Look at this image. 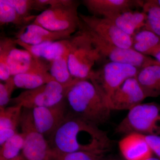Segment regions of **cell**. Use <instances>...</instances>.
Instances as JSON below:
<instances>
[{
    "label": "cell",
    "mask_w": 160,
    "mask_h": 160,
    "mask_svg": "<svg viewBox=\"0 0 160 160\" xmlns=\"http://www.w3.org/2000/svg\"><path fill=\"white\" fill-rule=\"evenodd\" d=\"M30 23L27 20L21 17L14 9L6 2V0H0V25L13 24L16 26H24Z\"/></svg>",
    "instance_id": "4316f807"
},
{
    "label": "cell",
    "mask_w": 160,
    "mask_h": 160,
    "mask_svg": "<svg viewBox=\"0 0 160 160\" xmlns=\"http://www.w3.org/2000/svg\"><path fill=\"white\" fill-rule=\"evenodd\" d=\"M151 56L160 63V46L153 52Z\"/></svg>",
    "instance_id": "1f68e13d"
},
{
    "label": "cell",
    "mask_w": 160,
    "mask_h": 160,
    "mask_svg": "<svg viewBox=\"0 0 160 160\" xmlns=\"http://www.w3.org/2000/svg\"><path fill=\"white\" fill-rule=\"evenodd\" d=\"M146 138L153 154L160 160V135H147Z\"/></svg>",
    "instance_id": "4dcf8cb0"
},
{
    "label": "cell",
    "mask_w": 160,
    "mask_h": 160,
    "mask_svg": "<svg viewBox=\"0 0 160 160\" xmlns=\"http://www.w3.org/2000/svg\"><path fill=\"white\" fill-rule=\"evenodd\" d=\"M105 153L87 151L64 153L50 148L48 152V160H101Z\"/></svg>",
    "instance_id": "d4e9b609"
},
{
    "label": "cell",
    "mask_w": 160,
    "mask_h": 160,
    "mask_svg": "<svg viewBox=\"0 0 160 160\" xmlns=\"http://www.w3.org/2000/svg\"><path fill=\"white\" fill-rule=\"evenodd\" d=\"M145 1L142 0H83L82 3L91 15L104 18L126 10L142 9Z\"/></svg>",
    "instance_id": "4fadbf2b"
},
{
    "label": "cell",
    "mask_w": 160,
    "mask_h": 160,
    "mask_svg": "<svg viewBox=\"0 0 160 160\" xmlns=\"http://www.w3.org/2000/svg\"><path fill=\"white\" fill-rule=\"evenodd\" d=\"M68 66L72 76L89 80L96 62L102 59L89 35L79 29L69 39Z\"/></svg>",
    "instance_id": "3957f363"
},
{
    "label": "cell",
    "mask_w": 160,
    "mask_h": 160,
    "mask_svg": "<svg viewBox=\"0 0 160 160\" xmlns=\"http://www.w3.org/2000/svg\"><path fill=\"white\" fill-rule=\"evenodd\" d=\"M132 49L141 54L151 56L160 46V39L153 32L144 28L132 37Z\"/></svg>",
    "instance_id": "7402d4cb"
},
{
    "label": "cell",
    "mask_w": 160,
    "mask_h": 160,
    "mask_svg": "<svg viewBox=\"0 0 160 160\" xmlns=\"http://www.w3.org/2000/svg\"><path fill=\"white\" fill-rule=\"evenodd\" d=\"M20 126L24 137L22 154L26 160H48L50 146L36 128L32 109L23 108Z\"/></svg>",
    "instance_id": "ba28073f"
},
{
    "label": "cell",
    "mask_w": 160,
    "mask_h": 160,
    "mask_svg": "<svg viewBox=\"0 0 160 160\" xmlns=\"http://www.w3.org/2000/svg\"><path fill=\"white\" fill-rule=\"evenodd\" d=\"M146 160H160L158 158H154L153 157V156L151 158H149L148 159Z\"/></svg>",
    "instance_id": "d590c367"
},
{
    "label": "cell",
    "mask_w": 160,
    "mask_h": 160,
    "mask_svg": "<svg viewBox=\"0 0 160 160\" xmlns=\"http://www.w3.org/2000/svg\"><path fill=\"white\" fill-rule=\"evenodd\" d=\"M72 35L67 32L50 31L31 23L22 27L16 39L27 45L35 46L46 42L68 39Z\"/></svg>",
    "instance_id": "2e32d148"
},
{
    "label": "cell",
    "mask_w": 160,
    "mask_h": 160,
    "mask_svg": "<svg viewBox=\"0 0 160 160\" xmlns=\"http://www.w3.org/2000/svg\"><path fill=\"white\" fill-rule=\"evenodd\" d=\"M18 45L29 51L35 57L50 62L62 55L68 49V39L48 42L31 46L16 40Z\"/></svg>",
    "instance_id": "e0dca14e"
},
{
    "label": "cell",
    "mask_w": 160,
    "mask_h": 160,
    "mask_svg": "<svg viewBox=\"0 0 160 160\" xmlns=\"http://www.w3.org/2000/svg\"><path fill=\"white\" fill-rule=\"evenodd\" d=\"M17 42L11 46L7 55V63L11 76L40 69H49L43 60L35 57L25 49L17 48Z\"/></svg>",
    "instance_id": "5bb4252c"
},
{
    "label": "cell",
    "mask_w": 160,
    "mask_h": 160,
    "mask_svg": "<svg viewBox=\"0 0 160 160\" xmlns=\"http://www.w3.org/2000/svg\"><path fill=\"white\" fill-rule=\"evenodd\" d=\"M24 145V135L22 133L14 135L1 146L0 160L10 159L19 155Z\"/></svg>",
    "instance_id": "484cf974"
},
{
    "label": "cell",
    "mask_w": 160,
    "mask_h": 160,
    "mask_svg": "<svg viewBox=\"0 0 160 160\" xmlns=\"http://www.w3.org/2000/svg\"><path fill=\"white\" fill-rule=\"evenodd\" d=\"M6 1L20 16L27 20L29 22L32 21L33 22L36 16L32 15L30 11L35 9V0H6Z\"/></svg>",
    "instance_id": "f1b7e54d"
},
{
    "label": "cell",
    "mask_w": 160,
    "mask_h": 160,
    "mask_svg": "<svg viewBox=\"0 0 160 160\" xmlns=\"http://www.w3.org/2000/svg\"><path fill=\"white\" fill-rule=\"evenodd\" d=\"M101 160H125L123 158H121L118 156H106V155L103 157L102 158Z\"/></svg>",
    "instance_id": "d6a6232c"
},
{
    "label": "cell",
    "mask_w": 160,
    "mask_h": 160,
    "mask_svg": "<svg viewBox=\"0 0 160 160\" xmlns=\"http://www.w3.org/2000/svg\"><path fill=\"white\" fill-rule=\"evenodd\" d=\"M136 78L147 98L160 95V65H150L140 69Z\"/></svg>",
    "instance_id": "ffe728a7"
},
{
    "label": "cell",
    "mask_w": 160,
    "mask_h": 160,
    "mask_svg": "<svg viewBox=\"0 0 160 160\" xmlns=\"http://www.w3.org/2000/svg\"><path fill=\"white\" fill-rule=\"evenodd\" d=\"M78 80L75 79L66 84L51 81L36 89L22 92L11 98L10 102L14 105H21L23 108L30 109L54 106L66 99L69 89Z\"/></svg>",
    "instance_id": "52a82bcc"
},
{
    "label": "cell",
    "mask_w": 160,
    "mask_h": 160,
    "mask_svg": "<svg viewBox=\"0 0 160 160\" xmlns=\"http://www.w3.org/2000/svg\"><path fill=\"white\" fill-rule=\"evenodd\" d=\"M79 5L77 1L59 0L56 5L37 16L32 23L50 31L72 35L79 27V13L78 12Z\"/></svg>",
    "instance_id": "277c9868"
},
{
    "label": "cell",
    "mask_w": 160,
    "mask_h": 160,
    "mask_svg": "<svg viewBox=\"0 0 160 160\" xmlns=\"http://www.w3.org/2000/svg\"><path fill=\"white\" fill-rule=\"evenodd\" d=\"M66 99L69 115L98 126L109 120L111 109L89 80L78 79L69 89Z\"/></svg>",
    "instance_id": "7a4b0ae2"
},
{
    "label": "cell",
    "mask_w": 160,
    "mask_h": 160,
    "mask_svg": "<svg viewBox=\"0 0 160 160\" xmlns=\"http://www.w3.org/2000/svg\"><path fill=\"white\" fill-rule=\"evenodd\" d=\"M12 77H11L5 84L0 83V107L6 108L10 102L12 92L15 88Z\"/></svg>",
    "instance_id": "f546056e"
},
{
    "label": "cell",
    "mask_w": 160,
    "mask_h": 160,
    "mask_svg": "<svg viewBox=\"0 0 160 160\" xmlns=\"http://www.w3.org/2000/svg\"><path fill=\"white\" fill-rule=\"evenodd\" d=\"M12 77L16 87L27 90L36 89L55 81L49 73V69L34 70Z\"/></svg>",
    "instance_id": "44dd1931"
},
{
    "label": "cell",
    "mask_w": 160,
    "mask_h": 160,
    "mask_svg": "<svg viewBox=\"0 0 160 160\" xmlns=\"http://www.w3.org/2000/svg\"><path fill=\"white\" fill-rule=\"evenodd\" d=\"M146 13L137 9L126 10L106 18L114 23L119 29L126 34L132 37L146 25Z\"/></svg>",
    "instance_id": "ac0fdd59"
},
{
    "label": "cell",
    "mask_w": 160,
    "mask_h": 160,
    "mask_svg": "<svg viewBox=\"0 0 160 160\" xmlns=\"http://www.w3.org/2000/svg\"><path fill=\"white\" fill-rule=\"evenodd\" d=\"M112 145L107 132L97 125L69 114L49 138L50 148L64 153L79 151L106 153Z\"/></svg>",
    "instance_id": "6da1fadb"
},
{
    "label": "cell",
    "mask_w": 160,
    "mask_h": 160,
    "mask_svg": "<svg viewBox=\"0 0 160 160\" xmlns=\"http://www.w3.org/2000/svg\"><path fill=\"white\" fill-rule=\"evenodd\" d=\"M36 128L44 136L50 137L68 117V106L65 100L54 106L32 109Z\"/></svg>",
    "instance_id": "8fae6325"
},
{
    "label": "cell",
    "mask_w": 160,
    "mask_h": 160,
    "mask_svg": "<svg viewBox=\"0 0 160 160\" xmlns=\"http://www.w3.org/2000/svg\"><path fill=\"white\" fill-rule=\"evenodd\" d=\"M5 160H26V159L22 154H20L18 156L16 157L13 158Z\"/></svg>",
    "instance_id": "836d02e7"
},
{
    "label": "cell",
    "mask_w": 160,
    "mask_h": 160,
    "mask_svg": "<svg viewBox=\"0 0 160 160\" xmlns=\"http://www.w3.org/2000/svg\"><path fill=\"white\" fill-rule=\"evenodd\" d=\"M79 28L123 49H132L131 37L126 34L114 23L106 18L79 13Z\"/></svg>",
    "instance_id": "9c48e42d"
},
{
    "label": "cell",
    "mask_w": 160,
    "mask_h": 160,
    "mask_svg": "<svg viewBox=\"0 0 160 160\" xmlns=\"http://www.w3.org/2000/svg\"><path fill=\"white\" fill-rule=\"evenodd\" d=\"M115 129L117 133L160 135V105L141 103L129 110Z\"/></svg>",
    "instance_id": "5b68a950"
},
{
    "label": "cell",
    "mask_w": 160,
    "mask_h": 160,
    "mask_svg": "<svg viewBox=\"0 0 160 160\" xmlns=\"http://www.w3.org/2000/svg\"><path fill=\"white\" fill-rule=\"evenodd\" d=\"M118 146L125 160H146L153 154L146 136L139 133L126 135L119 142Z\"/></svg>",
    "instance_id": "9a60e30c"
},
{
    "label": "cell",
    "mask_w": 160,
    "mask_h": 160,
    "mask_svg": "<svg viewBox=\"0 0 160 160\" xmlns=\"http://www.w3.org/2000/svg\"><path fill=\"white\" fill-rule=\"evenodd\" d=\"M16 42V39L2 37L0 40V79L6 82L11 77L10 70L7 65V55L11 46Z\"/></svg>",
    "instance_id": "83f0119b"
},
{
    "label": "cell",
    "mask_w": 160,
    "mask_h": 160,
    "mask_svg": "<svg viewBox=\"0 0 160 160\" xmlns=\"http://www.w3.org/2000/svg\"><path fill=\"white\" fill-rule=\"evenodd\" d=\"M79 28L86 32L89 35L102 57L108 58L109 62L128 64L139 69L150 65H160V63L153 58L141 54L132 49L120 48L82 28Z\"/></svg>",
    "instance_id": "30bf717a"
},
{
    "label": "cell",
    "mask_w": 160,
    "mask_h": 160,
    "mask_svg": "<svg viewBox=\"0 0 160 160\" xmlns=\"http://www.w3.org/2000/svg\"><path fill=\"white\" fill-rule=\"evenodd\" d=\"M23 108L21 105L0 107V146L18 133Z\"/></svg>",
    "instance_id": "d6986e66"
},
{
    "label": "cell",
    "mask_w": 160,
    "mask_h": 160,
    "mask_svg": "<svg viewBox=\"0 0 160 160\" xmlns=\"http://www.w3.org/2000/svg\"><path fill=\"white\" fill-rule=\"evenodd\" d=\"M147 98L136 77L129 78L112 95L109 102L111 110H129Z\"/></svg>",
    "instance_id": "7c38bea8"
},
{
    "label": "cell",
    "mask_w": 160,
    "mask_h": 160,
    "mask_svg": "<svg viewBox=\"0 0 160 160\" xmlns=\"http://www.w3.org/2000/svg\"><path fill=\"white\" fill-rule=\"evenodd\" d=\"M153 1L160 8V0H153Z\"/></svg>",
    "instance_id": "e575fe53"
},
{
    "label": "cell",
    "mask_w": 160,
    "mask_h": 160,
    "mask_svg": "<svg viewBox=\"0 0 160 160\" xmlns=\"http://www.w3.org/2000/svg\"><path fill=\"white\" fill-rule=\"evenodd\" d=\"M142 10L146 13L144 28L153 32L160 39V8L153 0L145 1Z\"/></svg>",
    "instance_id": "cb8c5ba5"
},
{
    "label": "cell",
    "mask_w": 160,
    "mask_h": 160,
    "mask_svg": "<svg viewBox=\"0 0 160 160\" xmlns=\"http://www.w3.org/2000/svg\"><path fill=\"white\" fill-rule=\"evenodd\" d=\"M139 69L128 64L109 62L99 69H93L89 80L109 106L115 92L126 80L136 76Z\"/></svg>",
    "instance_id": "8992f818"
},
{
    "label": "cell",
    "mask_w": 160,
    "mask_h": 160,
    "mask_svg": "<svg viewBox=\"0 0 160 160\" xmlns=\"http://www.w3.org/2000/svg\"><path fill=\"white\" fill-rule=\"evenodd\" d=\"M68 52V49L62 55L49 63V72L51 76L56 82L62 84L71 83L75 79L72 76L69 71Z\"/></svg>",
    "instance_id": "603a6c76"
}]
</instances>
